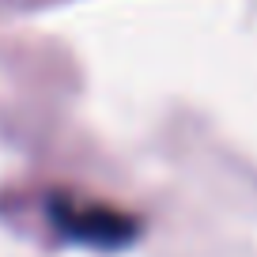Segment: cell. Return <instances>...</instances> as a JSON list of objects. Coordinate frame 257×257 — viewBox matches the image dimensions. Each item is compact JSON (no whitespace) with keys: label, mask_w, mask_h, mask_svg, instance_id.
<instances>
[{"label":"cell","mask_w":257,"mask_h":257,"mask_svg":"<svg viewBox=\"0 0 257 257\" xmlns=\"http://www.w3.org/2000/svg\"><path fill=\"white\" fill-rule=\"evenodd\" d=\"M53 219L61 223L64 234H72L91 246H125L128 238H137V219L113 208H80V204H53Z\"/></svg>","instance_id":"1"}]
</instances>
